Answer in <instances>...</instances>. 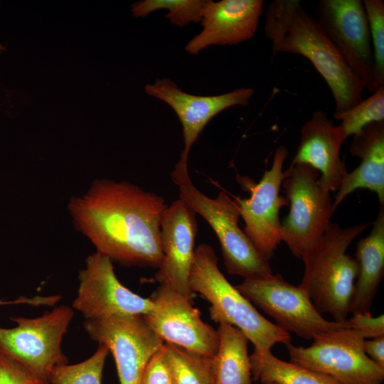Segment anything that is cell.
Returning a JSON list of instances; mask_svg holds the SVG:
<instances>
[{
    "mask_svg": "<svg viewBox=\"0 0 384 384\" xmlns=\"http://www.w3.org/2000/svg\"><path fill=\"white\" fill-rule=\"evenodd\" d=\"M164 198L128 181L95 180L72 197L74 225L97 252L127 267L159 268L163 260L161 220Z\"/></svg>",
    "mask_w": 384,
    "mask_h": 384,
    "instance_id": "obj_1",
    "label": "cell"
},
{
    "mask_svg": "<svg viewBox=\"0 0 384 384\" xmlns=\"http://www.w3.org/2000/svg\"><path fill=\"white\" fill-rule=\"evenodd\" d=\"M265 33L274 54H298L311 63L331 92L334 114L348 110L363 100V84L300 1L275 0L270 3L265 15Z\"/></svg>",
    "mask_w": 384,
    "mask_h": 384,
    "instance_id": "obj_2",
    "label": "cell"
},
{
    "mask_svg": "<svg viewBox=\"0 0 384 384\" xmlns=\"http://www.w3.org/2000/svg\"><path fill=\"white\" fill-rule=\"evenodd\" d=\"M189 287L193 293L200 294L210 303V319L242 331L253 344L254 352L263 354L271 351L277 343H290V334L262 316L228 281L218 268L214 250L208 244L195 248Z\"/></svg>",
    "mask_w": 384,
    "mask_h": 384,
    "instance_id": "obj_3",
    "label": "cell"
},
{
    "mask_svg": "<svg viewBox=\"0 0 384 384\" xmlns=\"http://www.w3.org/2000/svg\"><path fill=\"white\" fill-rule=\"evenodd\" d=\"M368 225L341 228L331 223L302 260L304 272L299 287L321 314H329L338 322L348 320L357 275L356 260L346 251Z\"/></svg>",
    "mask_w": 384,
    "mask_h": 384,
    "instance_id": "obj_4",
    "label": "cell"
},
{
    "mask_svg": "<svg viewBox=\"0 0 384 384\" xmlns=\"http://www.w3.org/2000/svg\"><path fill=\"white\" fill-rule=\"evenodd\" d=\"M171 178L178 188L179 198L203 218L213 230L229 274L244 279L262 278L273 274L269 261L260 255L240 229V215L234 198L224 191H220L215 198L201 192L191 180L186 161H178Z\"/></svg>",
    "mask_w": 384,
    "mask_h": 384,
    "instance_id": "obj_5",
    "label": "cell"
},
{
    "mask_svg": "<svg viewBox=\"0 0 384 384\" xmlns=\"http://www.w3.org/2000/svg\"><path fill=\"white\" fill-rule=\"evenodd\" d=\"M319 172L311 166L291 163L282 183L289 210L282 223V241L303 260L314 248L330 225L335 211L330 193L319 183Z\"/></svg>",
    "mask_w": 384,
    "mask_h": 384,
    "instance_id": "obj_6",
    "label": "cell"
},
{
    "mask_svg": "<svg viewBox=\"0 0 384 384\" xmlns=\"http://www.w3.org/2000/svg\"><path fill=\"white\" fill-rule=\"evenodd\" d=\"M73 316L72 307L61 305L35 318L11 317L14 327H0V352L25 366L39 382L50 383L53 369L68 363L61 343Z\"/></svg>",
    "mask_w": 384,
    "mask_h": 384,
    "instance_id": "obj_7",
    "label": "cell"
},
{
    "mask_svg": "<svg viewBox=\"0 0 384 384\" xmlns=\"http://www.w3.org/2000/svg\"><path fill=\"white\" fill-rule=\"evenodd\" d=\"M308 347L287 345L290 361L326 375L339 384H383L384 368L364 352L362 334L351 328L313 339Z\"/></svg>",
    "mask_w": 384,
    "mask_h": 384,
    "instance_id": "obj_8",
    "label": "cell"
},
{
    "mask_svg": "<svg viewBox=\"0 0 384 384\" xmlns=\"http://www.w3.org/2000/svg\"><path fill=\"white\" fill-rule=\"evenodd\" d=\"M235 287L272 317L276 326L304 339H314L332 331L351 328L348 320L338 322L325 319L306 293L299 286L287 282L280 274L243 279Z\"/></svg>",
    "mask_w": 384,
    "mask_h": 384,
    "instance_id": "obj_9",
    "label": "cell"
},
{
    "mask_svg": "<svg viewBox=\"0 0 384 384\" xmlns=\"http://www.w3.org/2000/svg\"><path fill=\"white\" fill-rule=\"evenodd\" d=\"M287 156V149L284 146H278L271 167L265 171L257 183L248 178L239 176L241 185L250 191V198H233L240 218L245 222V233L267 261L274 256L282 242L279 211L283 206L289 205L287 198L279 195L284 177L283 166Z\"/></svg>",
    "mask_w": 384,
    "mask_h": 384,
    "instance_id": "obj_10",
    "label": "cell"
},
{
    "mask_svg": "<svg viewBox=\"0 0 384 384\" xmlns=\"http://www.w3.org/2000/svg\"><path fill=\"white\" fill-rule=\"evenodd\" d=\"M315 19L353 75L372 92L374 61L363 1L321 0Z\"/></svg>",
    "mask_w": 384,
    "mask_h": 384,
    "instance_id": "obj_11",
    "label": "cell"
},
{
    "mask_svg": "<svg viewBox=\"0 0 384 384\" xmlns=\"http://www.w3.org/2000/svg\"><path fill=\"white\" fill-rule=\"evenodd\" d=\"M79 286L72 308L85 319L116 316H144L154 309L150 297L134 293L117 279L112 261L95 252L78 274Z\"/></svg>",
    "mask_w": 384,
    "mask_h": 384,
    "instance_id": "obj_12",
    "label": "cell"
},
{
    "mask_svg": "<svg viewBox=\"0 0 384 384\" xmlns=\"http://www.w3.org/2000/svg\"><path fill=\"white\" fill-rule=\"evenodd\" d=\"M83 326L93 341L112 354L119 384H140L146 363L164 343L142 316L86 319Z\"/></svg>",
    "mask_w": 384,
    "mask_h": 384,
    "instance_id": "obj_13",
    "label": "cell"
},
{
    "mask_svg": "<svg viewBox=\"0 0 384 384\" xmlns=\"http://www.w3.org/2000/svg\"><path fill=\"white\" fill-rule=\"evenodd\" d=\"M154 309L142 316L165 343L213 357L219 347V334L204 322L191 300L168 286L160 284L150 297Z\"/></svg>",
    "mask_w": 384,
    "mask_h": 384,
    "instance_id": "obj_14",
    "label": "cell"
},
{
    "mask_svg": "<svg viewBox=\"0 0 384 384\" xmlns=\"http://www.w3.org/2000/svg\"><path fill=\"white\" fill-rule=\"evenodd\" d=\"M196 213L181 199L165 209L161 220L163 260L154 277L176 292L192 299L190 270L198 232Z\"/></svg>",
    "mask_w": 384,
    "mask_h": 384,
    "instance_id": "obj_15",
    "label": "cell"
},
{
    "mask_svg": "<svg viewBox=\"0 0 384 384\" xmlns=\"http://www.w3.org/2000/svg\"><path fill=\"white\" fill-rule=\"evenodd\" d=\"M147 95L169 105L183 128L184 148L179 160L188 161L189 151L206 124L218 113L237 105L246 106L254 94L252 88H239L217 95L201 96L181 90L169 78L156 80L144 87Z\"/></svg>",
    "mask_w": 384,
    "mask_h": 384,
    "instance_id": "obj_16",
    "label": "cell"
},
{
    "mask_svg": "<svg viewBox=\"0 0 384 384\" xmlns=\"http://www.w3.org/2000/svg\"><path fill=\"white\" fill-rule=\"evenodd\" d=\"M340 124L326 112L316 110L301 127L300 138L292 163L306 164L319 174V183L329 193L338 190L348 173L340 153L347 139Z\"/></svg>",
    "mask_w": 384,
    "mask_h": 384,
    "instance_id": "obj_17",
    "label": "cell"
},
{
    "mask_svg": "<svg viewBox=\"0 0 384 384\" xmlns=\"http://www.w3.org/2000/svg\"><path fill=\"white\" fill-rule=\"evenodd\" d=\"M262 0H207L202 12L203 30L185 47L198 55L215 45H233L251 38L255 33L263 11Z\"/></svg>",
    "mask_w": 384,
    "mask_h": 384,
    "instance_id": "obj_18",
    "label": "cell"
},
{
    "mask_svg": "<svg viewBox=\"0 0 384 384\" xmlns=\"http://www.w3.org/2000/svg\"><path fill=\"white\" fill-rule=\"evenodd\" d=\"M353 137L349 153L361 162L347 173L336 191L335 210L347 196L360 188L374 192L380 204H384V121L368 124Z\"/></svg>",
    "mask_w": 384,
    "mask_h": 384,
    "instance_id": "obj_19",
    "label": "cell"
},
{
    "mask_svg": "<svg viewBox=\"0 0 384 384\" xmlns=\"http://www.w3.org/2000/svg\"><path fill=\"white\" fill-rule=\"evenodd\" d=\"M357 275L351 298L350 313H368L384 274V204L370 233L356 245Z\"/></svg>",
    "mask_w": 384,
    "mask_h": 384,
    "instance_id": "obj_20",
    "label": "cell"
},
{
    "mask_svg": "<svg viewBox=\"0 0 384 384\" xmlns=\"http://www.w3.org/2000/svg\"><path fill=\"white\" fill-rule=\"evenodd\" d=\"M219 347L213 357L216 384H251L248 339L238 328L219 324Z\"/></svg>",
    "mask_w": 384,
    "mask_h": 384,
    "instance_id": "obj_21",
    "label": "cell"
},
{
    "mask_svg": "<svg viewBox=\"0 0 384 384\" xmlns=\"http://www.w3.org/2000/svg\"><path fill=\"white\" fill-rule=\"evenodd\" d=\"M252 380L262 384H339L332 378L274 356L271 351L250 356Z\"/></svg>",
    "mask_w": 384,
    "mask_h": 384,
    "instance_id": "obj_22",
    "label": "cell"
},
{
    "mask_svg": "<svg viewBox=\"0 0 384 384\" xmlns=\"http://www.w3.org/2000/svg\"><path fill=\"white\" fill-rule=\"evenodd\" d=\"M165 343L176 384H216L213 356L200 355Z\"/></svg>",
    "mask_w": 384,
    "mask_h": 384,
    "instance_id": "obj_23",
    "label": "cell"
},
{
    "mask_svg": "<svg viewBox=\"0 0 384 384\" xmlns=\"http://www.w3.org/2000/svg\"><path fill=\"white\" fill-rule=\"evenodd\" d=\"M108 348L99 344L95 352L86 360L75 364L56 366L51 374L52 384H102V372L109 354Z\"/></svg>",
    "mask_w": 384,
    "mask_h": 384,
    "instance_id": "obj_24",
    "label": "cell"
},
{
    "mask_svg": "<svg viewBox=\"0 0 384 384\" xmlns=\"http://www.w3.org/2000/svg\"><path fill=\"white\" fill-rule=\"evenodd\" d=\"M206 2L207 0H144L133 4L132 12L134 17H146L154 11L166 9L169 21L183 27L201 21Z\"/></svg>",
    "mask_w": 384,
    "mask_h": 384,
    "instance_id": "obj_25",
    "label": "cell"
},
{
    "mask_svg": "<svg viewBox=\"0 0 384 384\" xmlns=\"http://www.w3.org/2000/svg\"><path fill=\"white\" fill-rule=\"evenodd\" d=\"M333 116L341 122L340 126L347 137L358 134L368 124L384 121V86L353 107L341 113H334Z\"/></svg>",
    "mask_w": 384,
    "mask_h": 384,
    "instance_id": "obj_26",
    "label": "cell"
},
{
    "mask_svg": "<svg viewBox=\"0 0 384 384\" xmlns=\"http://www.w3.org/2000/svg\"><path fill=\"white\" fill-rule=\"evenodd\" d=\"M374 61L372 93L384 86V1L364 0Z\"/></svg>",
    "mask_w": 384,
    "mask_h": 384,
    "instance_id": "obj_27",
    "label": "cell"
},
{
    "mask_svg": "<svg viewBox=\"0 0 384 384\" xmlns=\"http://www.w3.org/2000/svg\"><path fill=\"white\" fill-rule=\"evenodd\" d=\"M140 384H176L165 343L149 360Z\"/></svg>",
    "mask_w": 384,
    "mask_h": 384,
    "instance_id": "obj_28",
    "label": "cell"
},
{
    "mask_svg": "<svg viewBox=\"0 0 384 384\" xmlns=\"http://www.w3.org/2000/svg\"><path fill=\"white\" fill-rule=\"evenodd\" d=\"M38 382L25 366L0 352V384H36Z\"/></svg>",
    "mask_w": 384,
    "mask_h": 384,
    "instance_id": "obj_29",
    "label": "cell"
},
{
    "mask_svg": "<svg viewBox=\"0 0 384 384\" xmlns=\"http://www.w3.org/2000/svg\"><path fill=\"white\" fill-rule=\"evenodd\" d=\"M351 329L359 331L363 338L384 336V316H373L370 312L353 314L348 319Z\"/></svg>",
    "mask_w": 384,
    "mask_h": 384,
    "instance_id": "obj_30",
    "label": "cell"
},
{
    "mask_svg": "<svg viewBox=\"0 0 384 384\" xmlns=\"http://www.w3.org/2000/svg\"><path fill=\"white\" fill-rule=\"evenodd\" d=\"M363 349L373 361L384 368V336L370 340L365 339Z\"/></svg>",
    "mask_w": 384,
    "mask_h": 384,
    "instance_id": "obj_31",
    "label": "cell"
},
{
    "mask_svg": "<svg viewBox=\"0 0 384 384\" xmlns=\"http://www.w3.org/2000/svg\"><path fill=\"white\" fill-rule=\"evenodd\" d=\"M39 298L36 297H21L15 300L11 301H4V300H0V306H4V305H10V304H29L33 306H38L39 304Z\"/></svg>",
    "mask_w": 384,
    "mask_h": 384,
    "instance_id": "obj_32",
    "label": "cell"
},
{
    "mask_svg": "<svg viewBox=\"0 0 384 384\" xmlns=\"http://www.w3.org/2000/svg\"><path fill=\"white\" fill-rule=\"evenodd\" d=\"M4 50V47L0 43V53Z\"/></svg>",
    "mask_w": 384,
    "mask_h": 384,
    "instance_id": "obj_33",
    "label": "cell"
},
{
    "mask_svg": "<svg viewBox=\"0 0 384 384\" xmlns=\"http://www.w3.org/2000/svg\"><path fill=\"white\" fill-rule=\"evenodd\" d=\"M48 383L38 382L36 384H47Z\"/></svg>",
    "mask_w": 384,
    "mask_h": 384,
    "instance_id": "obj_34",
    "label": "cell"
},
{
    "mask_svg": "<svg viewBox=\"0 0 384 384\" xmlns=\"http://www.w3.org/2000/svg\"><path fill=\"white\" fill-rule=\"evenodd\" d=\"M270 384H277V383H270Z\"/></svg>",
    "mask_w": 384,
    "mask_h": 384,
    "instance_id": "obj_35",
    "label": "cell"
},
{
    "mask_svg": "<svg viewBox=\"0 0 384 384\" xmlns=\"http://www.w3.org/2000/svg\"><path fill=\"white\" fill-rule=\"evenodd\" d=\"M47 384H52V383H48Z\"/></svg>",
    "mask_w": 384,
    "mask_h": 384,
    "instance_id": "obj_36",
    "label": "cell"
}]
</instances>
